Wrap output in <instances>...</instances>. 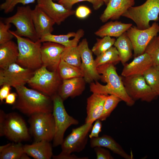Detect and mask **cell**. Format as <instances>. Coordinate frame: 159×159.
Instances as JSON below:
<instances>
[{
	"label": "cell",
	"instance_id": "cell-11",
	"mask_svg": "<svg viewBox=\"0 0 159 159\" xmlns=\"http://www.w3.org/2000/svg\"><path fill=\"white\" fill-rule=\"evenodd\" d=\"M159 33V24L154 22L150 26L141 29L136 26L131 27L126 32L132 45L134 57L145 52L149 43Z\"/></svg>",
	"mask_w": 159,
	"mask_h": 159
},
{
	"label": "cell",
	"instance_id": "cell-37",
	"mask_svg": "<svg viewBox=\"0 0 159 159\" xmlns=\"http://www.w3.org/2000/svg\"><path fill=\"white\" fill-rule=\"evenodd\" d=\"M87 1L91 3L95 10L99 9L104 4L103 0H60L58 3L62 5L66 8L71 9L73 6L79 2Z\"/></svg>",
	"mask_w": 159,
	"mask_h": 159
},
{
	"label": "cell",
	"instance_id": "cell-36",
	"mask_svg": "<svg viewBox=\"0 0 159 159\" xmlns=\"http://www.w3.org/2000/svg\"><path fill=\"white\" fill-rule=\"evenodd\" d=\"M37 0H5L0 5V9L3 11L5 14L12 12L15 6L19 4L23 5H27L35 3Z\"/></svg>",
	"mask_w": 159,
	"mask_h": 159
},
{
	"label": "cell",
	"instance_id": "cell-1",
	"mask_svg": "<svg viewBox=\"0 0 159 159\" xmlns=\"http://www.w3.org/2000/svg\"><path fill=\"white\" fill-rule=\"evenodd\" d=\"M98 73L101 74V79L106 84L103 85L97 81L90 83V90L92 93L106 95H113L120 98L128 106L134 105L135 101L127 93L123 85L122 77L117 74L114 65L108 64L97 67Z\"/></svg>",
	"mask_w": 159,
	"mask_h": 159
},
{
	"label": "cell",
	"instance_id": "cell-17",
	"mask_svg": "<svg viewBox=\"0 0 159 159\" xmlns=\"http://www.w3.org/2000/svg\"><path fill=\"white\" fill-rule=\"evenodd\" d=\"M125 65L121 74L122 76L124 77L143 75L149 69L153 66L151 57L145 52L134 57L131 62Z\"/></svg>",
	"mask_w": 159,
	"mask_h": 159
},
{
	"label": "cell",
	"instance_id": "cell-49",
	"mask_svg": "<svg viewBox=\"0 0 159 159\" xmlns=\"http://www.w3.org/2000/svg\"><path fill=\"white\" fill-rule=\"evenodd\" d=\"M54 0L57 1H58V2L59 1H60V0Z\"/></svg>",
	"mask_w": 159,
	"mask_h": 159
},
{
	"label": "cell",
	"instance_id": "cell-46",
	"mask_svg": "<svg viewBox=\"0 0 159 159\" xmlns=\"http://www.w3.org/2000/svg\"><path fill=\"white\" fill-rule=\"evenodd\" d=\"M29 156L26 153H24L22 156L21 159H30Z\"/></svg>",
	"mask_w": 159,
	"mask_h": 159
},
{
	"label": "cell",
	"instance_id": "cell-4",
	"mask_svg": "<svg viewBox=\"0 0 159 159\" xmlns=\"http://www.w3.org/2000/svg\"><path fill=\"white\" fill-rule=\"evenodd\" d=\"M0 136H5L14 143H21L30 138L26 122L15 112L0 114Z\"/></svg>",
	"mask_w": 159,
	"mask_h": 159
},
{
	"label": "cell",
	"instance_id": "cell-45",
	"mask_svg": "<svg viewBox=\"0 0 159 159\" xmlns=\"http://www.w3.org/2000/svg\"><path fill=\"white\" fill-rule=\"evenodd\" d=\"M10 144V143H9L4 145L1 146H0V153L6 149L9 145Z\"/></svg>",
	"mask_w": 159,
	"mask_h": 159
},
{
	"label": "cell",
	"instance_id": "cell-30",
	"mask_svg": "<svg viewBox=\"0 0 159 159\" xmlns=\"http://www.w3.org/2000/svg\"><path fill=\"white\" fill-rule=\"evenodd\" d=\"M61 59L69 64L80 67L81 59L78 45L65 48L62 54Z\"/></svg>",
	"mask_w": 159,
	"mask_h": 159
},
{
	"label": "cell",
	"instance_id": "cell-5",
	"mask_svg": "<svg viewBox=\"0 0 159 159\" xmlns=\"http://www.w3.org/2000/svg\"><path fill=\"white\" fill-rule=\"evenodd\" d=\"M159 0H146L143 4L130 8L122 16L132 21L139 29L150 26L151 21L159 20Z\"/></svg>",
	"mask_w": 159,
	"mask_h": 159
},
{
	"label": "cell",
	"instance_id": "cell-48",
	"mask_svg": "<svg viewBox=\"0 0 159 159\" xmlns=\"http://www.w3.org/2000/svg\"><path fill=\"white\" fill-rule=\"evenodd\" d=\"M154 67L155 68L158 70V71L159 72V64L157 66Z\"/></svg>",
	"mask_w": 159,
	"mask_h": 159
},
{
	"label": "cell",
	"instance_id": "cell-25",
	"mask_svg": "<svg viewBox=\"0 0 159 159\" xmlns=\"http://www.w3.org/2000/svg\"><path fill=\"white\" fill-rule=\"evenodd\" d=\"M17 44L11 40L0 44V67L7 68L11 64L16 63L19 56Z\"/></svg>",
	"mask_w": 159,
	"mask_h": 159
},
{
	"label": "cell",
	"instance_id": "cell-9",
	"mask_svg": "<svg viewBox=\"0 0 159 159\" xmlns=\"http://www.w3.org/2000/svg\"><path fill=\"white\" fill-rule=\"evenodd\" d=\"M30 130L35 142L53 140L55 133L54 117L51 112L37 113L29 116Z\"/></svg>",
	"mask_w": 159,
	"mask_h": 159
},
{
	"label": "cell",
	"instance_id": "cell-18",
	"mask_svg": "<svg viewBox=\"0 0 159 159\" xmlns=\"http://www.w3.org/2000/svg\"><path fill=\"white\" fill-rule=\"evenodd\" d=\"M32 16L39 39L47 34L52 33L55 22L37 5L32 10Z\"/></svg>",
	"mask_w": 159,
	"mask_h": 159
},
{
	"label": "cell",
	"instance_id": "cell-13",
	"mask_svg": "<svg viewBox=\"0 0 159 159\" xmlns=\"http://www.w3.org/2000/svg\"><path fill=\"white\" fill-rule=\"evenodd\" d=\"M34 70L23 67L16 63L0 70V86L7 85L14 88L24 86L33 75Z\"/></svg>",
	"mask_w": 159,
	"mask_h": 159
},
{
	"label": "cell",
	"instance_id": "cell-10",
	"mask_svg": "<svg viewBox=\"0 0 159 159\" xmlns=\"http://www.w3.org/2000/svg\"><path fill=\"white\" fill-rule=\"evenodd\" d=\"M126 91L134 100L150 102L157 97L147 83L143 75L122 77Z\"/></svg>",
	"mask_w": 159,
	"mask_h": 159
},
{
	"label": "cell",
	"instance_id": "cell-47",
	"mask_svg": "<svg viewBox=\"0 0 159 159\" xmlns=\"http://www.w3.org/2000/svg\"><path fill=\"white\" fill-rule=\"evenodd\" d=\"M104 1V3L107 5L108 4L110 0H103Z\"/></svg>",
	"mask_w": 159,
	"mask_h": 159
},
{
	"label": "cell",
	"instance_id": "cell-31",
	"mask_svg": "<svg viewBox=\"0 0 159 159\" xmlns=\"http://www.w3.org/2000/svg\"><path fill=\"white\" fill-rule=\"evenodd\" d=\"M24 146L21 143H10L6 149L0 153V159H21L25 153Z\"/></svg>",
	"mask_w": 159,
	"mask_h": 159
},
{
	"label": "cell",
	"instance_id": "cell-15",
	"mask_svg": "<svg viewBox=\"0 0 159 159\" xmlns=\"http://www.w3.org/2000/svg\"><path fill=\"white\" fill-rule=\"evenodd\" d=\"M65 48L59 44L49 42H43L41 48L42 65L50 71H57L61 54Z\"/></svg>",
	"mask_w": 159,
	"mask_h": 159
},
{
	"label": "cell",
	"instance_id": "cell-35",
	"mask_svg": "<svg viewBox=\"0 0 159 159\" xmlns=\"http://www.w3.org/2000/svg\"><path fill=\"white\" fill-rule=\"evenodd\" d=\"M151 57L155 67L159 64V35L154 37L147 46L145 52Z\"/></svg>",
	"mask_w": 159,
	"mask_h": 159
},
{
	"label": "cell",
	"instance_id": "cell-14",
	"mask_svg": "<svg viewBox=\"0 0 159 159\" xmlns=\"http://www.w3.org/2000/svg\"><path fill=\"white\" fill-rule=\"evenodd\" d=\"M78 47L81 59L80 67L86 83H90L100 80L101 75L98 72L92 52L89 47L86 39H83Z\"/></svg>",
	"mask_w": 159,
	"mask_h": 159
},
{
	"label": "cell",
	"instance_id": "cell-21",
	"mask_svg": "<svg viewBox=\"0 0 159 159\" xmlns=\"http://www.w3.org/2000/svg\"><path fill=\"white\" fill-rule=\"evenodd\" d=\"M107 95L92 93L87 99V116L85 122L93 123L96 120L99 119L103 112L104 105Z\"/></svg>",
	"mask_w": 159,
	"mask_h": 159
},
{
	"label": "cell",
	"instance_id": "cell-40",
	"mask_svg": "<svg viewBox=\"0 0 159 159\" xmlns=\"http://www.w3.org/2000/svg\"><path fill=\"white\" fill-rule=\"evenodd\" d=\"M102 126L101 121L99 119L96 120L92 127L91 132L89 135V138L91 139L99 137V134L102 131Z\"/></svg>",
	"mask_w": 159,
	"mask_h": 159
},
{
	"label": "cell",
	"instance_id": "cell-44",
	"mask_svg": "<svg viewBox=\"0 0 159 159\" xmlns=\"http://www.w3.org/2000/svg\"><path fill=\"white\" fill-rule=\"evenodd\" d=\"M17 96L18 95L16 92L10 93L5 99V103L13 105L15 103Z\"/></svg>",
	"mask_w": 159,
	"mask_h": 159
},
{
	"label": "cell",
	"instance_id": "cell-28",
	"mask_svg": "<svg viewBox=\"0 0 159 159\" xmlns=\"http://www.w3.org/2000/svg\"><path fill=\"white\" fill-rule=\"evenodd\" d=\"M57 72L62 80L78 77H83V74L80 67L69 64L61 59Z\"/></svg>",
	"mask_w": 159,
	"mask_h": 159
},
{
	"label": "cell",
	"instance_id": "cell-23",
	"mask_svg": "<svg viewBox=\"0 0 159 159\" xmlns=\"http://www.w3.org/2000/svg\"><path fill=\"white\" fill-rule=\"evenodd\" d=\"M90 139V146L92 148L96 147L106 148L125 159H132L133 158L132 155L126 153L120 145L109 135H104Z\"/></svg>",
	"mask_w": 159,
	"mask_h": 159
},
{
	"label": "cell",
	"instance_id": "cell-39",
	"mask_svg": "<svg viewBox=\"0 0 159 159\" xmlns=\"http://www.w3.org/2000/svg\"><path fill=\"white\" fill-rule=\"evenodd\" d=\"M94 148L97 159H114L110 151L103 147H96Z\"/></svg>",
	"mask_w": 159,
	"mask_h": 159
},
{
	"label": "cell",
	"instance_id": "cell-12",
	"mask_svg": "<svg viewBox=\"0 0 159 159\" xmlns=\"http://www.w3.org/2000/svg\"><path fill=\"white\" fill-rule=\"evenodd\" d=\"M92 123L85 122L78 127L72 129L71 133L64 139L61 145V152L71 154L82 151L87 144L88 133L91 130Z\"/></svg>",
	"mask_w": 159,
	"mask_h": 159
},
{
	"label": "cell",
	"instance_id": "cell-6",
	"mask_svg": "<svg viewBox=\"0 0 159 159\" xmlns=\"http://www.w3.org/2000/svg\"><path fill=\"white\" fill-rule=\"evenodd\" d=\"M61 81L57 71H50L42 65L34 71L27 84L32 89L52 97L57 93Z\"/></svg>",
	"mask_w": 159,
	"mask_h": 159
},
{
	"label": "cell",
	"instance_id": "cell-3",
	"mask_svg": "<svg viewBox=\"0 0 159 159\" xmlns=\"http://www.w3.org/2000/svg\"><path fill=\"white\" fill-rule=\"evenodd\" d=\"M17 40L19 56L16 63L21 66L33 70L42 66L39 40L34 42L27 38L19 36L9 30Z\"/></svg>",
	"mask_w": 159,
	"mask_h": 159
},
{
	"label": "cell",
	"instance_id": "cell-32",
	"mask_svg": "<svg viewBox=\"0 0 159 159\" xmlns=\"http://www.w3.org/2000/svg\"><path fill=\"white\" fill-rule=\"evenodd\" d=\"M145 80L157 96H159V72L153 66L144 74Z\"/></svg>",
	"mask_w": 159,
	"mask_h": 159
},
{
	"label": "cell",
	"instance_id": "cell-33",
	"mask_svg": "<svg viewBox=\"0 0 159 159\" xmlns=\"http://www.w3.org/2000/svg\"><path fill=\"white\" fill-rule=\"evenodd\" d=\"M96 40L92 51L94 54L97 56L113 46L116 39L109 36H105L101 39L97 38Z\"/></svg>",
	"mask_w": 159,
	"mask_h": 159
},
{
	"label": "cell",
	"instance_id": "cell-16",
	"mask_svg": "<svg viewBox=\"0 0 159 159\" xmlns=\"http://www.w3.org/2000/svg\"><path fill=\"white\" fill-rule=\"evenodd\" d=\"M37 5L58 25L75 14L73 10L66 8L62 5L54 2L53 0H37Z\"/></svg>",
	"mask_w": 159,
	"mask_h": 159
},
{
	"label": "cell",
	"instance_id": "cell-8",
	"mask_svg": "<svg viewBox=\"0 0 159 159\" xmlns=\"http://www.w3.org/2000/svg\"><path fill=\"white\" fill-rule=\"evenodd\" d=\"M29 5L19 6L16 13L12 16L1 18L4 22L13 24L16 27L13 31L17 35L36 42L39 40L36 33Z\"/></svg>",
	"mask_w": 159,
	"mask_h": 159
},
{
	"label": "cell",
	"instance_id": "cell-41",
	"mask_svg": "<svg viewBox=\"0 0 159 159\" xmlns=\"http://www.w3.org/2000/svg\"><path fill=\"white\" fill-rule=\"evenodd\" d=\"M91 13V10L84 6H79L75 11L76 16L79 19H83L86 18Z\"/></svg>",
	"mask_w": 159,
	"mask_h": 159
},
{
	"label": "cell",
	"instance_id": "cell-38",
	"mask_svg": "<svg viewBox=\"0 0 159 159\" xmlns=\"http://www.w3.org/2000/svg\"><path fill=\"white\" fill-rule=\"evenodd\" d=\"M11 26V24L4 22L2 20L0 21V44L11 40L14 37L9 31Z\"/></svg>",
	"mask_w": 159,
	"mask_h": 159
},
{
	"label": "cell",
	"instance_id": "cell-7",
	"mask_svg": "<svg viewBox=\"0 0 159 159\" xmlns=\"http://www.w3.org/2000/svg\"><path fill=\"white\" fill-rule=\"evenodd\" d=\"M52 97L53 104L52 114L55 125L53 144V146L56 147L62 144L67 129L72 125H78L79 122L68 114L63 104L64 101L57 93Z\"/></svg>",
	"mask_w": 159,
	"mask_h": 159
},
{
	"label": "cell",
	"instance_id": "cell-34",
	"mask_svg": "<svg viewBox=\"0 0 159 159\" xmlns=\"http://www.w3.org/2000/svg\"><path fill=\"white\" fill-rule=\"evenodd\" d=\"M121 101L122 100L120 98L115 95H107L104 103L103 112L99 119L101 121L106 120Z\"/></svg>",
	"mask_w": 159,
	"mask_h": 159
},
{
	"label": "cell",
	"instance_id": "cell-26",
	"mask_svg": "<svg viewBox=\"0 0 159 159\" xmlns=\"http://www.w3.org/2000/svg\"><path fill=\"white\" fill-rule=\"evenodd\" d=\"M132 25L131 23H125L117 21H111L101 26L95 34L101 38L109 36L117 38Z\"/></svg>",
	"mask_w": 159,
	"mask_h": 159
},
{
	"label": "cell",
	"instance_id": "cell-24",
	"mask_svg": "<svg viewBox=\"0 0 159 159\" xmlns=\"http://www.w3.org/2000/svg\"><path fill=\"white\" fill-rule=\"evenodd\" d=\"M24 148L25 153L35 159H50L53 155L52 145L48 141L35 142L24 145Z\"/></svg>",
	"mask_w": 159,
	"mask_h": 159
},
{
	"label": "cell",
	"instance_id": "cell-27",
	"mask_svg": "<svg viewBox=\"0 0 159 159\" xmlns=\"http://www.w3.org/2000/svg\"><path fill=\"white\" fill-rule=\"evenodd\" d=\"M114 45L118 52L120 62L125 65L131 57L133 51L132 44L126 32L117 38Z\"/></svg>",
	"mask_w": 159,
	"mask_h": 159
},
{
	"label": "cell",
	"instance_id": "cell-20",
	"mask_svg": "<svg viewBox=\"0 0 159 159\" xmlns=\"http://www.w3.org/2000/svg\"><path fill=\"white\" fill-rule=\"evenodd\" d=\"M135 0H110L100 17L102 22L109 20L118 19L130 7L133 6Z\"/></svg>",
	"mask_w": 159,
	"mask_h": 159
},
{
	"label": "cell",
	"instance_id": "cell-22",
	"mask_svg": "<svg viewBox=\"0 0 159 159\" xmlns=\"http://www.w3.org/2000/svg\"><path fill=\"white\" fill-rule=\"evenodd\" d=\"M84 35L83 30L79 29L76 33L70 32L66 34L55 35L48 34L40 39L39 41L41 43L49 42L59 44L67 48L78 45L80 40Z\"/></svg>",
	"mask_w": 159,
	"mask_h": 159
},
{
	"label": "cell",
	"instance_id": "cell-19",
	"mask_svg": "<svg viewBox=\"0 0 159 159\" xmlns=\"http://www.w3.org/2000/svg\"><path fill=\"white\" fill-rule=\"evenodd\" d=\"M86 83L83 77L62 80L57 94L64 101L69 97L79 96L84 91Z\"/></svg>",
	"mask_w": 159,
	"mask_h": 159
},
{
	"label": "cell",
	"instance_id": "cell-29",
	"mask_svg": "<svg viewBox=\"0 0 159 159\" xmlns=\"http://www.w3.org/2000/svg\"><path fill=\"white\" fill-rule=\"evenodd\" d=\"M95 60L97 67L108 64L114 65L120 62L118 52L114 46H112L105 52L97 56Z\"/></svg>",
	"mask_w": 159,
	"mask_h": 159
},
{
	"label": "cell",
	"instance_id": "cell-42",
	"mask_svg": "<svg viewBox=\"0 0 159 159\" xmlns=\"http://www.w3.org/2000/svg\"><path fill=\"white\" fill-rule=\"evenodd\" d=\"M61 152L57 155H53L54 159H88L87 157H79L74 154Z\"/></svg>",
	"mask_w": 159,
	"mask_h": 159
},
{
	"label": "cell",
	"instance_id": "cell-2",
	"mask_svg": "<svg viewBox=\"0 0 159 159\" xmlns=\"http://www.w3.org/2000/svg\"><path fill=\"white\" fill-rule=\"evenodd\" d=\"M14 88L18 96L13 109L17 110L29 116L39 112H52L53 104L52 97L24 85Z\"/></svg>",
	"mask_w": 159,
	"mask_h": 159
},
{
	"label": "cell",
	"instance_id": "cell-43",
	"mask_svg": "<svg viewBox=\"0 0 159 159\" xmlns=\"http://www.w3.org/2000/svg\"><path fill=\"white\" fill-rule=\"evenodd\" d=\"M1 86L0 89V100L2 102L10 93L11 88V86L7 85H4Z\"/></svg>",
	"mask_w": 159,
	"mask_h": 159
}]
</instances>
